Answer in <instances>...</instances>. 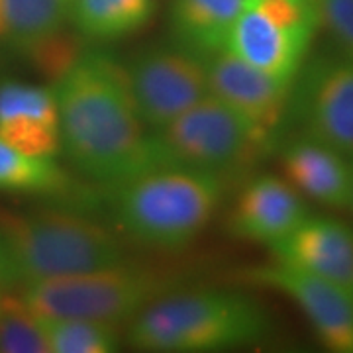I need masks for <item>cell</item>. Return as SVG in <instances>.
<instances>
[{"mask_svg":"<svg viewBox=\"0 0 353 353\" xmlns=\"http://www.w3.org/2000/svg\"><path fill=\"white\" fill-rule=\"evenodd\" d=\"M275 261L353 292V232L332 218H308L271 245Z\"/></svg>","mask_w":353,"mask_h":353,"instance_id":"obj_12","label":"cell"},{"mask_svg":"<svg viewBox=\"0 0 353 353\" xmlns=\"http://www.w3.org/2000/svg\"><path fill=\"white\" fill-rule=\"evenodd\" d=\"M69 0H0V43L36 59L65 36Z\"/></svg>","mask_w":353,"mask_h":353,"instance_id":"obj_17","label":"cell"},{"mask_svg":"<svg viewBox=\"0 0 353 353\" xmlns=\"http://www.w3.org/2000/svg\"><path fill=\"white\" fill-rule=\"evenodd\" d=\"M296 110L306 134L353 155V59L316 61L299 88Z\"/></svg>","mask_w":353,"mask_h":353,"instance_id":"obj_10","label":"cell"},{"mask_svg":"<svg viewBox=\"0 0 353 353\" xmlns=\"http://www.w3.org/2000/svg\"><path fill=\"white\" fill-rule=\"evenodd\" d=\"M222 179L206 171L159 165L116 185L118 226L134 241L179 250L201 234L218 208Z\"/></svg>","mask_w":353,"mask_h":353,"instance_id":"obj_3","label":"cell"},{"mask_svg":"<svg viewBox=\"0 0 353 353\" xmlns=\"http://www.w3.org/2000/svg\"><path fill=\"white\" fill-rule=\"evenodd\" d=\"M61 148L81 175L116 187L159 167L161 157L130 90L126 65L83 51L55 79Z\"/></svg>","mask_w":353,"mask_h":353,"instance_id":"obj_1","label":"cell"},{"mask_svg":"<svg viewBox=\"0 0 353 353\" xmlns=\"http://www.w3.org/2000/svg\"><path fill=\"white\" fill-rule=\"evenodd\" d=\"M0 353H51L41 318L6 289L0 292Z\"/></svg>","mask_w":353,"mask_h":353,"instance_id":"obj_21","label":"cell"},{"mask_svg":"<svg viewBox=\"0 0 353 353\" xmlns=\"http://www.w3.org/2000/svg\"><path fill=\"white\" fill-rule=\"evenodd\" d=\"M161 163L222 173L243 169L257 159L269 134L212 94L192 104L175 120L152 132Z\"/></svg>","mask_w":353,"mask_h":353,"instance_id":"obj_6","label":"cell"},{"mask_svg":"<svg viewBox=\"0 0 353 353\" xmlns=\"http://www.w3.org/2000/svg\"><path fill=\"white\" fill-rule=\"evenodd\" d=\"M22 287L20 296L41 318H83L118 326L161 299L171 283L124 261Z\"/></svg>","mask_w":353,"mask_h":353,"instance_id":"obj_5","label":"cell"},{"mask_svg":"<svg viewBox=\"0 0 353 353\" xmlns=\"http://www.w3.org/2000/svg\"><path fill=\"white\" fill-rule=\"evenodd\" d=\"M252 0H175L171 32L176 48L208 61L228 48L230 32Z\"/></svg>","mask_w":353,"mask_h":353,"instance_id":"obj_16","label":"cell"},{"mask_svg":"<svg viewBox=\"0 0 353 353\" xmlns=\"http://www.w3.org/2000/svg\"><path fill=\"white\" fill-rule=\"evenodd\" d=\"M0 139L20 152L55 159L61 150V130L53 88L2 81Z\"/></svg>","mask_w":353,"mask_h":353,"instance_id":"obj_13","label":"cell"},{"mask_svg":"<svg viewBox=\"0 0 353 353\" xmlns=\"http://www.w3.org/2000/svg\"><path fill=\"white\" fill-rule=\"evenodd\" d=\"M63 169L53 157H36L0 139V190L55 192L65 189Z\"/></svg>","mask_w":353,"mask_h":353,"instance_id":"obj_19","label":"cell"},{"mask_svg":"<svg viewBox=\"0 0 353 353\" xmlns=\"http://www.w3.org/2000/svg\"><path fill=\"white\" fill-rule=\"evenodd\" d=\"M2 290H4V289H0V292H2Z\"/></svg>","mask_w":353,"mask_h":353,"instance_id":"obj_25","label":"cell"},{"mask_svg":"<svg viewBox=\"0 0 353 353\" xmlns=\"http://www.w3.org/2000/svg\"><path fill=\"white\" fill-rule=\"evenodd\" d=\"M352 167V192H350V206H352V210H353V163L350 165Z\"/></svg>","mask_w":353,"mask_h":353,"instance_id":"obj_24","label":"cell"},{"mask_svg":"<svg viewBox=\"0 0 353 353\" xmlns=\"http://www.w3.org/2000/svg\"><path fill=\"white\" fill-rule=\"evenodd\" d=\"M208 90L271 136L289 101L290 83L267 75L228 50L206 61Z\"/></svg>","mask_w":353,"mask_h":353,"instance_id":"obj_11","label":"cell"},{"mask_svg":"<svg viewBox=\"0 0 353 353\" xmlns=\"http://www.w3.org/2000/svg\"><path fill=\"white\" fill-rule=\"evenodd\" d=\"M248 279L290 296L308 316L328 350L353 353V292L277 261L250 269Z\"/></svg>","mask_w":353,"mask_h":353,"instance_id":"obj_9","label":"cell"},{"mask_svg":"<svg viewBox=\"0 0 353 353\" xmlns=\"http://www.w3.org/2000/svg\"><path fill=\"white\" fill-rule=\"evenodd\" d=\"M306 206L290 183L271 175L252 179L230 216V232L240 240L275 245L306 220Z\"/></svg>","mask_w":353,"mask_h":353,"instance_id":"obj_14","label":"cell"},{"mask_svg":"<svg viewBox=\"0 0 353 353\" xmlns=\"http://www.w3.org/2000/svg\"><path fill=\"white\" fill-rule=\"evenodd\" d=\"M12 285H18V283H16V275H14L12 261H10L8 250L4 245L2 236H0V289H8Z\"/></svg>","mask_w":353,"mask_h":353,"instance_id":"obj_23","label":"cell"},{"mask_svg":"<svg viewBox=\"0 0 353 353\" xmlns=\"http://www.w3.org/2000/svg\"><path fill=\"white\" fill-rule=\"evenodd\" d=\"M152 16L153 0H69V22L90 41L126 38Z\"/></svg>","mask_w":353,"mask_h":353,"instance_id":"obj_18","label":"cell"},{"mask_svg":"<svg viewBox=\"0 0 353 353\" xmlns=\"http://www.w3.org/2000/svg\"><path fill=\"white\" fill-rule=\"evenodd\" d=\"M281 161L290 185L308 199L332 208L350 206L352 167L334 148L308 136L289 143Z\"/></svg>","mask_w":353,"mask_h":353,"instance_id":"obj_15","label":"cell"},{"mask_svg":"<svg viewBox=\"0 0 353 353\" xmlns=\"http://www.w3.org/2000/svg\"><path fill=\"white\" fill-rule=\"evenodd\" d=\"M130 90L150 132H157L210 94L206 61L189 51L153 46L126 65Z\"/></svg>","mask_w":353,"mask_h":353,"instance_id":"obj_8","label":"cell"},{"mask_svg":"<svg viewBox=\"0 0 353 353\" xmlns=\"http://www.w3.org/2000/svg\"><path fill=\"white\" fill-rule=\"evenodd\" d=\"M0 236L18 285L69 277L126 261L112 230L69 210L0 208Z\"/></svg>","mask_w":353,"mask_h":353,"instance_id":"obj_4","label":"cell"},{"mask_svg":"<svg viewBox=\"0 0 353 353\" xmlns=\"http://www.w3.org/2000/svg\"><path fill=\"white\" fill-rule=\"evenodd\" d=\"M269 330L265 310L230 290H194L161 296L139 312L128 340L141 352H220L253 343Z\"/></svg>","mask_w":353,"mask_h":353,"instance_id":"obj_2","label":"cell"},{"mask_svg":"<svg viewBox=\"0 0 353 353\" xmlns=\"http://www.w3.org/2000/svg\"><path fill=\"white\" fill-rule=\"evenodd\" d=\"M318 24H322L341 50L353 59V0H314Z\"/></svg>","mask_w":353,"mask_h":353,"instance_id":"obj_22","label":"cell"},{"mask_svg":"<svg viewBox=\"0 0 353 353\" xmlns=\"http://www.w3.org/2000/svg\"><path fill=\"white\" fill-rule=\"evenodd\" d=\"M41 326L51 353H112L118 350V334L112 324L83 318H41Z\"/></svg>","mask_w":353,"mask_h":353,"instance_id":"obj_20","label":"cell"},{"mask_svg":"<svg viewBox=\"0 0 353 353\" xmlns=\"http://www.w3.org/2000/svg\"><path fill=\"white\" fill-rule=\"evenodd\" d=\"M318 26L314 0H252L230 32V53L292 83Z\"/></svg>","mask_w":353,"mask_h":353,"instance_id":"obj_7","label":"cell"}]
</instances>
